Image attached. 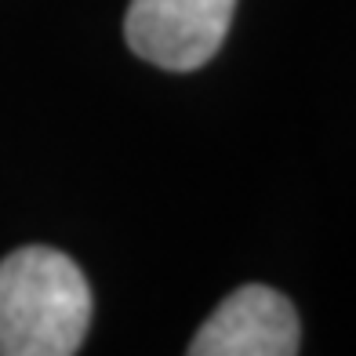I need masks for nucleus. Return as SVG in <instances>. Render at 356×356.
Instances as JSON below:
<instances>
[{"instance_id": "obj_2", "label": "nucleus", "mask_w": 356, "mask_h": 356, "mask_svg": "<svg viewBox=\"0 0 356 356\" xmlns=\"http://www.w3.org/2000/svg\"><path fill=\"white\" fill-rule=\"evenodd\" d=\"M233 11L236 0H131L124 33L138 58L189 73L218 55Z\"/></svg>"}, {"instance_id": "obj_3", "label": "nucleus", "mask_w": 356, "mask_h": 356, "mask_svg": "<svg viewBox=\"0 0 356 356\" xmlns=\"http://www.w3.org/2000/svg\"><path fill=\"white\" fill-rule=\"evenodd\" d=\"M298 313L266 284L236 287L200 323L186 356H298Z\"/></svg>"}, {"instance_id": "obj_1", "label": "nucleus", "mask_w": 356, "mask_h": 356, "mask_svg": "<svg viewBox=\"0 0 356 356\" xmlns=\"http://www.w3.org/2000/svg\"><path fill=\"white\" fill-rule=\"evenodd\" d=\"M91 327V287L55 248H19L0 262V356H76Z\"/></svg>"}]
</instances>
